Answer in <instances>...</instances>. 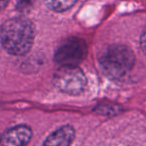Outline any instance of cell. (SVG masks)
I'll list each match as a JSON object with an SVG mask.
<instances>
[{"mask_svg": "<svg viewBox=\"0 0 146 146\" xmlns=\"http://www.w3.org/2000/svg\"><path fill=\"white\" fill-rule=\"evenodd\" d=\"M34 36L32 22L24 17L11 18L0 27L1 45L9 54L15 56H22L29 52Z\"/></svg>", "mask_w": 146, "mask_h": 146, "instance_id": "cell-1", "label": "cell"}, {"mask_svg": "<svg viewBox=\"0 0 146 146\" xmlns=\"http://www.w3.org/2000/svg\"><path fill=\"white\" fill-rule=\"evenodd\" d=\"M99 65L102 72L112 80L123 78L131 71L135 55L129 47L122 44L110 45L100 55Z\"/></svg>", "mask_w": 146, "mask_h": 146, "instance_id": "cell-2", "label": "cell"}, {"mask_svg": "<svg viewBox=\"0 0 146 146\" xmlns=\"http://www.w3.org/2000/svg\"><path fill=\"white\" fill-rule=\"evenodd\" d=\"M53 84L60 92L77 96L84 91L87 79L79 67L61 66L53 75Z\"/></svg>", "mask_w": 146, "mask_h": 146, "instance_id": "cell-3", "label": "cell"}, {"mask_svg": "<svg viewBox=\"0 0 146 146\" xmlns=\"http://www.w3.org/2000/svg\"><path fill=\"white\" fill-rule=\"evenodd\" d=\"M85 41L78 37H70L64 40L54 54V60L61 66H77L87 55Z\"/></svg>", "mask_w": 146, "mask_h": 146, "instance_id": "cell-4", "label": "cell"}, {"mask_svg": "<svg viewBox=\"0 0 146 146\" xmlns=\"http://www.w3.org/2000/svg\"><path fill=\"white\" fill-rule=\"evenodd\" d=\"M32 138V130L27 125H17L1 136L0 146H26Z\"/></svg>", "mask_w": 146, "mask_h": 146, "instance_id": "cell-5", "label": "cell"}, {"mask_svg": "<svg viewBox=\"0 0 146 146\" xmlns=\"http://www.w3.org/2000/svg\"><path fill=\"white\" fill-rule=\"evenodd\" d=\"M75 137V129L71 125H64L56 129L43 142L42 146H70Z\"/></svg>", "mask_w": 146, "mask_h": 146, "instance_id": "cell-6", "label": "cell"}, {"mask_svg": "<svg viewBox=\"0 0 146 146\" xmlns=\"http://www.w3.org/2000/svg\"><path fill=\"white\" fill-rule=\"evenodd\" d=\"M44 2L51 10L55 12H63L70 9L77 2V0H44Z\"/></svg>", "mask_w": 146, "mask_h": 146, "instance_id": "cell-7", "label": "cell"}, {"mask_svg": "<svg viewBox=\"0 0 146 146\" xmlns=\"http://www.w3.org/2000/svg\"><path fill=\"white\" fill-rule=\"evenodd\" d=\"M123 111V108L117 104L113 103H102L95 107L94 112L103 116H115Z\"/></svg>", "mask_w": 146, "mask_h": 146, "instance_id": "cell-8", "label": "cell"}, {"mask_svg": "<svg viewBox=\"0 0 146 146\" xmlns=\"http://www.w3.org/2000/svg\"><path fill=\"white\" fill-rule=\"evenodd\" d=\"M140 48H141L142 52L146 55V29L143 31L141 37H140Z\"/></svg>", "mask_w": 146, "mask_h": 146, "instance_id": "cell-9", "label": "cell"}, {"mask_svg": "<svg viewBox=\"0 0 146 146\" xmlns=\"http://www.w3.org/2000/svg\"><path fill=\"white\" fill-rule=\"evenodd\" d=\"M9 2H10V0H0V10L4 9L8 5Z\"/></svg>", "mask_w": 146, "mask_h": 146, "instance_id": "cell-10", "label": "cell"}, {"mask_svg": "<svg viewBox=\"0 0 146 146\" xmlns=\"http://www.w3.org/2000/svg\"><path fill=\"white\" fill-rule=\"evenodd\" d=\"M0 46H2V45H1V41H0Z\"/></svg>", "mask_w": 146, "mask_h": 146, "instance_id": "cell-11", "label": "cell"}, {"mask_svg": "<svg viewBox=\"0 0 146 146\" xmlns=\"http://www.w3.org/2000/svg\"><path fill=\"white\" fill-rule=\"evenodd\" d=\"M0 140H1V135H0Z\"/></svg>", "mask_w": 146, "mask_h": 146, "instance_id": "cell-12", "label": "cell"}]
</instances>
